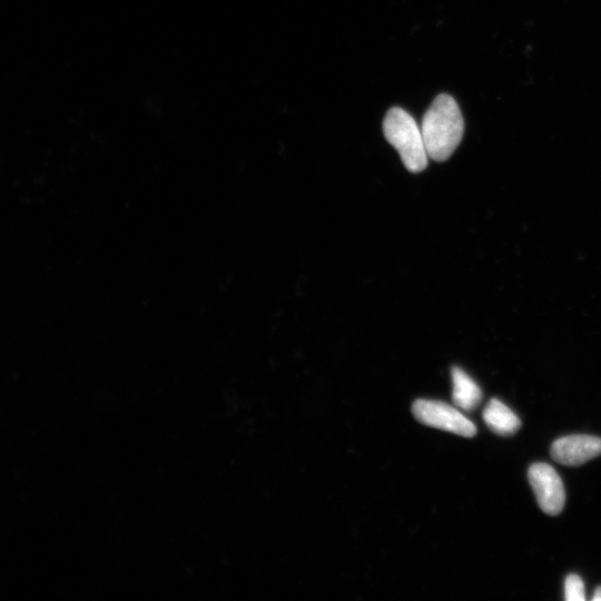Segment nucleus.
<instances>
[{"label":"nucleus","instance_id":"nucleus-7","mask_svg":"<svg viewBox=\"0 0 601 601\" xmlns=\"http://www.w3.org/2000/svg\"><path fill=\"white\" fill-rule=\"evenodd\" d=\"M484 420L492 432L500 436H511L521 427L516 413L497 399L489 401L484 410Z\"/></svg>","mask_w":601,"mask_h":601},{"label":"nucleus","instance_id":"nucleus-3","mask_svg":"<svg viewBox=\"0 0 601 601\" xmlns=\"http://www.w3.org/2000/svg\"><path fill=\"white\" fill-rule=\"evenodd\" d=\"M413 416L422 425L455 433V435L472 438L477 428L458 408L448 403L432 400H417L412 406Z\"/></svg>","mask_w":601,"mask_h":601},{"label":"nucleus","instance_id":"nucleus-2","mask_svg":"<svg viewBox=\"0 0 601 601\" xmlns=\"http://www.w3.org/2000/svg\"><path fill=\"white\" fill-rule=\"evenodd\" d=\"M386 140L396 149L411 173L425 171L429 156L421 128L415 118L400 107H393L383 121Z\"/></svg>","mask_w":601,"mask_h":601},{"label":"nucleus","instance_id":"nucleus-4","mask_svg":"<svg viewBox=\"0 0 601 601\" xmlns=\"http://www.w3.org/2000/svg\"><path fill=\"white\" fill-rule=\"evenodd\" d=\"M528 479L538 505L547 515L557 516L566 502L563 480L547 463H535L529 468Z\"/></svg>","mask_w":601,"mask_h":601},{"label":"nucleus","instance_id":"nucleus-1","mask_svg":"<svg viewBox=\"0 0 601 601\" xmlns=\"http://www.w3.org/2000/svg\"><path fill=\"white\" fill-rule=\"evenodd\" d=\"M421 131L429 159L447 161L465 132V121L453 97L441 94L433 101L423 116Z\"/></svg>","mask_w":601,"mask_h":601},{"label":"nucleus","instance_id":"nucleus-6","mask_svg":"<svg viewBox=\"0 0 601 601\" xmlns=\"http://www.w3.org/2000/svg\"><path fill=\"white\" fill-rule=\"evenodd\" d=\"M453 392L452 400L458 409L463 411L475 410L482 399L478 384L468 374L458 367L451 370Z\"/></svg>","mask_w":601,"mask_h":601},{"label":"nucleus","instance_id":"nucleus-8","mask_svg":"<svg viewBox=\"0 0 601 601\" xmlns=\"http://www.w3.org/2000/svg\"><path fill=\"white\" fill-rule=\"evenodd\" d=\"M565 599L567 601H585L586 590L583 579L578 575H569L565 581Z\"/></svg>","mask_w":601,"mask_h":601},{"label":"nucleus","instance_id":"nucleus-5","mask_svg":"<svg viewBox=\"0 0 601 601\" xmlns=\"http://www.w3.org/2000/svg\"><path fill=\"white\" fill-rule=\"evenodd\" d=\"M601 455V438L575 435L560 438L551 446V457L560 465L580 466Z\"/></svg>","mask_w":601,"mask_h":601},{"label":"nucleus","instance_id":"nucleus-9","mask_svg":"<svg viewBox=\"0 0 601 601\" xmlns=\"http://www.w3.org/2000/svg\"><path fill=\"white\" fill-rule=\"evenodd\" d=\"M594 601H601V587H598L595 591V595L593 597Z\"/></svg>","mask_w":601,"mask_h":601}]
</instances>
